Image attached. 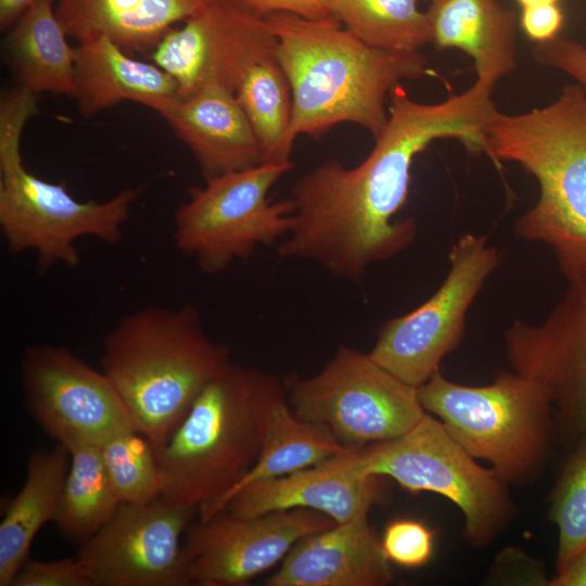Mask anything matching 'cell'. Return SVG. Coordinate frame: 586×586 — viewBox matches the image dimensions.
Segmentation results:
<instances>
[{"label": "cell", "instance_id": "6da1fadb", "mask_svg": "<svg viewBox=\"0 0 586 586\" xmlns=\"http://www.w3.org/2000/svg\"><path fill=\"white\" fill-rule=\"evenodd\" d=\"M495 86L476 79L464 91L431 104L395 86L386 126L364 161L346 167L328 160L295 181L291 228L278 255L313 262L334 278L359 283L371 264L405 250L417 225L394 216L407 202L415 157L442 138L487 154L486 127L497 112Z\"/></svg>", "mask_w": 586, "mask_h": 586}, {"label": "cell", "instance_id": "7a4b0ae2", "mask_svg": "<svg viewBox=\"0 0 586 586\" xmlns=\"http://www.w3.org/2000/svg\"><path fill=\"white\" fill-rule=\"evenodd\" d=\"M265 17L291 87L295 139H318L342 123L362 127L375 139L388 119L390 91L430 73L422 53L370 47L333 17L310 20L284 12Z\"/></svg>", "mask_w": 586, "mask_h": 586}, {"label": "cell", "instance_id": "3957f363", "mask_svg": "<svg viewBox=\"0 0 586 586\" xmlns=\"http://www.w3.org/2000/svg\"><path fill=\"white\" fill-rule=\"evenodd\" d=\"M487 155L513 162L539 184L537 202L514 233L555 253L568 283L586 282V88L565 86L550 104L520 114L497 110L486 127Z\"/></svg>", "mask_w": 586, "mask_h": 586}, {"label": "cell", "instance_id": "277c9868", "mask_svg": "<svg viewBox=\"0 0 586 586\" xmlns=\"http://www.w3.org/2000/svg\"><path fill=\"white\" fill-rule=\"evenodd\" d=\"M284 390L275 375L229 362L157 448L162 495L200 520L216 514L255 464L270 406Z\"/></svg>", "mask_w": 586, "mask_h": 586}, {"label": "cell", "instance_id": "5b68a950", "mask_svg": "<svg viewBox=\"0 0 586 586\" xmlns=\"http://www.w3.org/2000/svg\"><path fill=\"white\" fill-rule=\"evenodd\" d=\"M229 362V348L208 336L194 306L150 305L109 332L101 370L135 426L160 448Z\"/></svg>", "mask_w": 586, "mask_h": 586}, {"label": "cell", "instance_id": "8992f818", "mask_svg": "<svg viewBox=\"0 0 586 586\" xmlns=\"http://www.w3.org/2000/svg\"><path fill=\"white\" fill-rule=\"evenodd\" d=\"M39 113L37 101L23 91L0 99V228L13 254L35 253L37 268H75L80 263L76 242L91 237L118 243L133 203L144 188L127 187L104 202L76 200L65 182L30 173L23 164L22 136L28 119Z\"/></svg>", "mask_w": 586, "mask_h": 586}, {"label": "cell", "instance_id": "52a82bcc", "mask_svg": "<svg viewBox=\"0 0 586 586\" xmlns=\"http://www.w3.org/2000/svg\"><path fill=\"white\" fill-rule=\"evenodd\" d=\"M418 395L426 412L508 484L537 480L559 440L546 392L514 371L483 386L455 383L438 371L418 387Z\"/></svg>", "mask_w": 586, "mask_h": 586}, {"label": "cell", "instance_id": "ba28073f", "mask_svg": "<svg viewBox=\"0 0 586 586\" xmlns=\"http://www.w3.org/2000/svg\"><path fill=\"white\" fill-rule=\"evenodd\" d=\"M334 459L360 475L391 477L409 493L446 497L462 512L463 537L475 548L487 547L514 515L509 484L482 467L429 412L396 438Z\"/></svg>", "mask_w": 586, "mask_h": 586}, {"label": "cell", "instance_id": "9c48e42d", "mask_svg": "<svg viewBox=\"0 0 586 586\" xmlns=\"http://www.w3.org/2000/svg\"><path fill=\"white\" fill-rule=\"evenodd\" d=\"M290 163L256 166L205 179L188 190L189 199L174 215L176 249L200 269L217 275L250 258L258 246H270L290 231L292 200L268 196Z\"/></svg>", "mask_w": 586, "mask_h": 586}, {"label": "cell", "instance_id": "30bf717a", "mask_svg": "<svg viewBox=\"0 0 586 586\" xmlns=\"http://www.w3.org/2000/svg\"><path fill=\"white\" fill-rule=\"evenodd\" d=\"M284 384L293 412L327 428L349 450L396 438L426 415L417 387L394 377L369 354L345 345L318 373L291 375Z\"/></svg>", "mask_w": 586, "mask_h": 586}, {"label": "cell", "instance_id": "8fae6325", "mask_svg": "<svg viewBox=\"0 0 586 586\" xmlns=\"http://www.w3.org/2000/svg\"><path fill=\"white\" fill-rule=\"evenodd\" d=\"M500 260L486 237L461 234L441 286L419 307L385 321L369 356L406 384H424L459 346L469 308Z\"/></svg>", "mask_w": 586, "mask_h": 586}, {"label": "cell", "instance_id": "7c38bea8", "mask_svg": "<svg viewBox=\"0 0 586 586\" xmlns=\"http://www.w3.org/2000/svg\"><path fill=\"white\" fill-rule=\"evenodd\" d=\"M182 23L149 53L175 79L179 97L206 86L235 93L257 63L277 55L278 39L266 17L240 0H202Z\"/></svg>", "mask_w": 586, "mask_h": 586}, {"label": "cell", "instance_id": "4fadbf2b", "mask_svg": "<svg viewBox=\"0 0 586 586\" xmlns=\"http://www.w3.org/2000/svg\"><path fill=\"white\" fill-rule=\"evenodd\" d=\"M196 512L163 495L119 504L78 552L93 586L191 585L182 538Z\"/></svg>", "mask_w": 586, "mask_h": 586}, {"label": "cell", "instance_id": "5bb4252c", "mask_svg": "<svg viewBox=\"0 0 586 586\" xmlns=\"http://www.w3.org/2000/svg\"><path fill=\"white\" fill-rule=\"evenodd\" d=\"M21 383L29 413L60 444H100L135 426L107 375L64 346L28 347L21 361Z\"/></svg>", "mask_w": 586, "mask_h": 586}, {"label": "cell", "instance_id": "9a60e30c", "mask_svg": "<svg viewBox=\"0 0 586 586\" xmlns=\"http://www.w3.org/2000/svg\"><path fill=\"white\" fill-rule=\"evenodd\" d=\"M514 372L546 392L559 440L570 448L586 440V282L569 283L545 321H514L505 332Z\"/></svg>", "mask_w": 586, "mask_h": 586}, {"label": "cell", "instance_id": "2e32d148", "mask_svg": "<svg viewBox=\"0 0 586 586\" xmlns=\"http://www.w3.org/2000/svg\"><path fill=\"white\" fill-rule=\"evenodd\" d=\"M321 512L288 509L257 517L220 511L186 534L183 553L191 585L243 586L282 561L302 538L334 525Z\"/></svg>", "mask_w": 586, "mask_h": 586}, {"label": "cell", "instance_id": "e0dca14e", "mask_svg": "<svg viewBox=\"0 0 586 586\" xmlns=\"http://www.w3.org/2000/svg\"><path fill=\"white\" fill-rule=\"evenodd\" d=\"M386 498L384 477L354 473L332 458L286 475L251 483L234 494L222 510L237 517H257L302 508L344 523L369 513Z\"/></svg>", "mask_w": 586, "mask_h": 586}, {"label": "cell", "instance_id": "ac0fdd59", "mask_svg": "<svg viewBox=\"0 0 586 586\" xmlns=\"http://www.w3.org/2000/svg\"><path fill=\"white\" fill-rule=\"evenodd\" d=\"M368 514L300 539L266 586H385L394 582L391 561Z\"/></svg>", "mask_w": 586, "mask_h": 586}, {"label": "cell", "instance_id": "d6986e66", "mask_svg": "<svg viewBox=\"0 0 586 586\" xmlns=\"http://www.w3.org/2000/svg\"><path fill=\"white\" fill-rule=\"evenodd\" d=\"M211 178L262 163V150L235 93L206 86L179 97L160 113Z\"/></svg>", "mask_w": 586, "mask_h": 586}, {"label": "cell", "instance_id": "ffe728a7", "mask_svg": "<svg viewBox=\"0 0 586 586\" xmlns=\"http://www.w3.org/2000/svg\"><path fill=\"white\" fill-rule=\"evenodd\" d=\"M179 98L175 79L155 63L132 58L105 36L75 46V93L79 113H98L132 101L157 113Z\"/></svg>", "mask_w": 586, "mask_h": 586}, {"label": "cell", "instance_id": "44dd1931", "mask_svg": "<svg viewBox=\"0 0 586 586\" xmlns=\"http://www.w3.org/2000/svg\"><path fill=\"white\" fill-rule=\"evenodd\" d=\"M430 43L459 49L474 63L476 79L497 84L517 67V13L497 0H431L425 12Z\"/></svg>", "mask_w": 586, "mask_h": 586}, {"label": "cell", "instance_id": "7402d4cb", "mask_svg": "<svg viewBox=\"0 0 586 586\" xmlns=\"http://www.w3.org/2000/svg\"><path fill=\"white\" fill-rule=\"evenodd\" d=\"M202 0H55L66 35L82 41L105 36L129 54L151 52Z\"/></svg>", "mask_w": 586, "mask_h": 586}, {"label": "cell", "instance_id": "603a6c76", "mask_svg": "<svg viewBox=\"0 0 586 586\" xmlns=\"http://www.w3.org/2000/svg\"><path fill=\"white\" fill-rule=\"evenodd\" d=\"M3 59L21 87L74 98L75 47L55 13V0H35L5 31Z\"/></svg>", "mask_w": 586, "mask_h": 586}, {"label": "cell", "instance_id": "cb8c5ba5", "mask_svg": "<svg viewBox=\"0 0 586 586\" xmlns=\"http://www.w3.org/2000/svg\"><path fill=\"white\" fill-rule=\"evenodd\" d=\"M69 461L68 449L60 443L31 453L24 484L0 523V586H11L29 560L37 533L53 521Z\"/></svg>", "mask_w": 586, "mask_h": 586}, {"label": "cell", "instance_id": "d4e9b609", "mask_svg": "<svg viewBox=\"0 0 586 586\" xmlns=\"http://www.w3.org/2000/svg\"><path fill=\"white\" fill-rule=\"evenodd\" d=\"M347 450L327 428L298 418L291 409L284 390L270 406L263 445L255 464L225 499L218 512L234 494L251 483L320 464Z\"/></svg>", "mask_w": 586, "mask_h": 586}, {"label": "cell", "instance_id": "484cf974", "mask_svg": "<svg viewBox=\"0 0 586 586\" xmlns=\"http://www.w3.org/2000/svg\"><path fill=\"white\" fill-rule=\"evenodd\" d=\"M64 446L71 461L53 522L66 538L84 543L101 528L120 502L99 444L77 440Z\"/></svg>", "mask_w": 586, "mask_h": 586}, {"label": "cell", "instance_id": "4316f807", "mask_svg": "<svg viewBox=\"0 0 586 586\" xmlns=\"http://www.w3.org/2000/svg\"><path fill=\"white\" fill-rule=\"evenodd\" d=\"M262 150V163H290L292 92L278 55L257 63L235 91Z\"/></svg>", "mask_w": 586, "mask_h": 586}, {"label": "cell", "instance_id": "83f0119b", "mask_svg": "<svg viewBox=\"0 0 586 586\" xmlns=\"http://www.w3.org/2000/svg\"><path fill=\"white\" fill-rule=\"evenodd\" d=\"M421 1L329 0V8L346 30L364 43L394 52H420L430 43L426 14Z\"/></svg>", "mask_w": 586, "mask_h": 586}, {"label": "cell", "instance_id": "f1b7e54d", "mask_svg": "<svg viewBox=\"0 0 586 586\" xmlns=\"http://www.w3.org/2000/svg\"><path fill=\"white\" fill-rule=\"evenodd\" d=\"M99 447L120 504L144 502L162 495L157 448L136 426L113 433Z\"/></svg>", "mask_w": 586, "mask_h": 586}, {"label": "cell", "instance_id": "f546056e", "mask_svg": "<svg viewBox=\"0 0 586 586\" xmlns=\"http://www.w3.org/2000/svg\"><path fill=\"white\" fill-rule=\"evenodd\" d=\"M548 502V518L559 534L558 572L586 547V440L571 447Z\"/></svg>", "mask_w": 586, "mask_h": 586}, {"label": "cell", "instance_id": "4dcf8cb0", "mask_svg": "<svg viewBox=\"0 0 586 586\" xmlns=\"http://www.w3.org/2000/svg\"><path fill=\"white\" fill-rule=\"evenodd\" d=\"M435 533L415 519L390 522L382 535L383 551L391 563L415 569L425 565L433 556Z\"/></svg>", "mask_w": 586, "mask_h": 586}, {"label": "cell", "instance_id": "1f68e13d", "mask_svg": "<svg viewBox=\"0 0 586 586\" xmlns=\"http://www.w3.org/2000/svg\"><path fill=\"white\" fill-rule=\"evenodd\" d=\"M11 586H93L90 573L78 557L54 561L28 560Z\"/></svg>", "mask_w": 586, "mask_h": 586}, {"label": "cell", "instance_id": "d6a6232c", "mask_svg": "<svg viewBox=\"0 0 586 586\" xmlns=\"http://www.w3.org/2000/svg\"><path fill=\"white\" fill-rule=\"evenodd\" d=\"M564 16L557 4L533 5L522 9L520 26L524 34L537 43L558 36Z\"/></svg>", "mask_w": 586, "mask_h": 586}, {"label": "cell", "instance_id": "836d02e7", "mask_svg": "<svg viewBox=\"0 0 586 586\" xmlns=\"http://www.w3.org/2000/svg\"><path fill=\"white\" fill-rule=\"evenodd\" d=\"M262 16L271 13H292L305 18L323 20L332 17L329 0H240Z\"/></svg>", "mask_w": 586, "mask_h": 586}, {"label": "cell", "instance_id": "e575fe53", "mask_svg": "<svg viewBox=\"0 0 586 586\" xmlns=\"http://www.w3.org/2000/svg\"><path fill=\"white\" fill-rule=\"evenodd\" d=\"M549 586H586V547L549 579Z\"/></svg>", "mask_w": 586, "mask_h": 586}, {"label": "cell", "instance_id": "d590c367", "mask_svg": "<svg viewBox=\"0 0 586 586\" xmlns=\"http://www.w3.org/2000/svg\"><path fill=\"white\" fill-rule=\"evenodd\" d=\"M35 0H0V28L7 31Z\"/></svg>", "mask_w": 586, "mask_h": 586}, {"label": "cell", "instance_id": "8d00e7d4", "mask_svg": "<svg viewBox=\"0 0 586 586\" xmlns=\"http://www.w3.org/2000/svg\"><path fill=\"white\" fill-rule=\"evenodd\" d=\"M521 8H527L542 4H557L558 0H517Z\"/></svg>", "mask_w": 586, "mask_h": 586}]
</instances>
